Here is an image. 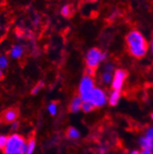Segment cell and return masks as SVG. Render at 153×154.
I'll list each match as a JSON object with an SVG mask.
<instances>
[{
    "label": "cell",
    "mask_w": 153,
    "mask_h": 154,
    "mask_svg": "<svg viewBox=\"0 0 153 154\" xmlns=\"http://www.w3.org/2000/svg\"><path fill=\"white\" fill-rule=\"evenodd\" d=\"M43 86H44L43 82H40V83L38 84L37 85H35V86H34V88L32 89V91H31L32 94H37L38 93H40V91L43 88Z\"/></svg>",
    "instance_id": "d6986e66"
},
{
    "label": "cell",
    "mask_w": 153,
    "mask_h": 154,
    "mask_svg": "<svg viewBox=\"0 0 153 154\" xmlns=\"http://www.w3.org/2000/svg\"><path fill=\"white\" fill-rule=\"evenodd\" d=\"M140 154H153V152L149 151V150H141Z\"/></svg>",
    "instance_id": "cb8c5ba5"
},
{
    "label": "cell",
    "mask_w": 153,
    "mask_h": 154,
    "mask_svg": "<svg viewBox=\"0 0 153 154\" xmlns=\"http://www.w3.org/2000/svg\"><path fill=\"white\" fill-rule=\"evenodd\" d=\"M4 77V74H3V70L0 69V80H1L2 78Z\"/></svg>",
    "instance_id": "4316f807"
},
{
    "label": "cell",
    "mask_w": 153,
    "mask_h": 154,
    "mask_svg": "<svg viewBox=\"0 0 153 154\" xmlns=\"http://www.w3.org/2000/svg\"><path fill=\"white\" fill-rule=\"evenodd\" d=\"M139 144L142 150L153 152V127H148L143 136L139 140Z\"/></svg>",
    "instance_id": "52a82bcc"
},
{
    "label": "cell",
    "mask_w": 153,
    "mask_h": 154,
    "mask_svg": "<svg viewBox=\"0 0 153 154\" xmlns=\"http://www.w3.org/2000/svg\"><path fill=\"white\" fill-rule=\"evenodd\" d=\"M128 154H140V151H139V150H132V151H130Z\"/></svg>",
    "instance_id": "d4e9b609"
},
{
    "label": "cell",
    "mask_w": 153,
    "mask_h": 154,
    "mask_svg": "<svg viewBox=\"0 0 153 154\" xmlns=\"http://www.w3.org/2000/svg\"><path fill=\"white\" fill-rule=\"evenodd\" d=\"M24 53V48L22 45L20 44H16L14 45L11 50H10V57L12 58V59H20V58L22 57Z\"/></svg>",
    "instance_id": "30bf717a"
},
{
    "label": "cell",
    "mask_w": 153,
    "mask_h": 154,
    "mask_svg": "<svg viewBox=\"0 0 153 154\" xmlns=\"http://www.w3.org/2000/svg\"><path fill=\"white\" fill-rule=\"evenodd\" d=\"M27 142L21 135L14 133L8 137L7 143L3 149L4 154H25Z\"/></svg>",
    "instance_id": "7a4b0ae2"
},
{
    "label": "cell",
    "mask_w": 153,
    "mask_h": 154,
    "mask_svg": "<svg viewBox=\"0 0 153 154\" xmlns=\"http://www.w3.org/2000/svg\"><path fill=\"white\" fill-rule=\"evenodd\" d=\"M113 73L114 72L104 71L102 72V74H101L102 83L105 84V85H111V82H112V79H113Z\"/></svg>",
    "instance_id": "4fadbf2b"
},
{
    "label": "cell",
    "mask_w": 153,
    "mask_h": 154,
    "mask_svg": "<svg viewBox=\"0 0 153 154\" xmlns=\"http://www.w3.org/2000/svg\"><path fill=\"white\" fill-rule=\"evenodd\" d=\"M95 87L94 85V80L93 77L88 76V75H84L83 78L80 81V85H79V96L82 98L83 101H88L90 94L92 93V91L93 90V88Z\"/></svg>",
    "instance_id": "277c9868"
},
{
    "label": "cell",
    "mask_w": 153,
    "mask_h": 154,
    "mask_svg": "<svg viewBox=\"0 0 153 154\" xmlns=\"http://www.w3.org/2000/svg\"><path fill=\"white\" fill-rule=\"evenodd\" d=\"M94 73H95V69H93V68H90V67H86V69H85V74L86 75L93 77Z\"/></svg>",
    "instance_id": "7402d4cb"
},
{
    "label": "cell",
    "mask_w": 153,
    "mask_h": 154,
    "mask_svg": "<svg viewBox=\"0 0 153 154\" xmlns=\"http://www.w3.org/2000/svg\"><path fill=\"white\" fill-rule=\"evenodd\" d=\"M126 43L129 54L136 59H141L148 53V43L144 35L137 29H132L127 33Z\"/></svg>",
    "instance_id": "6da1fadb"
},
{
    "label": "cell",
    "mask_w": 153,
    "mask_h": 154,
    "mask_svg": "<svg viewBox=\"0 0 153 154\" xmlns=\"http://www.w3.org/2000/svg\"><path fill=\"white\" fill-rule=\"evenodd\" d=\"M95 107L93 106V104L89 101H83V104H82V110L85 113H89V112H92Z\"/></svg>",
    "instance_id": "9a60e30c"
},
{
    "label": "cell",
    "mask_w": 153,
    "mask_h": 154,
    "mask_svg": "<svg viewBox=\"0 0 153 154\" xmlns=\"http://www.w3.org/2000/svg\"><path fill=\"white\" fill-rule=\"evenodd\" d=\"M48 111H49L50 115L55 116V115L57 114V111H58V106H57L56 103L51 102V103L48 106Z\"/></svg>",
    "instance_id": "e0dca14e"
},
{
    "label": "cell",
    "mask_w": 153,
    "mask_h": 154,
    "mask_svg": "<svg viewBox=\"0 0 153 154\" xmlns=\"http://www.w3.org/2000/svg\"><path fill=\"white\" fill-rule=\"evenodd\" d=\"M107 58V53L102 51L98 48H91L88 50L85 55L86 67L96 69L100 63Z\"/></svg>",
    "instance_id": "3957f363"
},
{
    "label": "cell",
    "mask_w": 153,
    "mask_h": 154,
    "mask_svg": "<svg viewBox=\"0 0 153 154\" xmlns=\"http://www.w3.org/2000/svg\"><path fill=\"white\" fill-rule=\"evenodd\" d=\"M88 101L91 102L94 107H102L107 103V94L102 88L94 87Z\"/></svg>",
    "instance_id": "5b68a950"
},
{
    "label": "cell",
    "mask_w": 153,
    "mask_h": 154,
    "mask_svg": "<svg viewBox=\"0 0 153 154\" xmlns=\"http://www.w3.org/2000/svg\"><path fill=\"white\" fill-rule=\"evenodd\" d=\"M8 66V59L5 55H0V69H6Z\"/></svg>",
    "instance_id": "ac0fdd59"
},
{
    "label": "cell",
    "mask_w": 153,
    "mask_h": 154,
    "mask_svg": "<svg viewBox=\"0 0 153 154\" xmlns=\"http://www.w3.org/2000/svg\"><path fill=\"white\" fill-rule=\"evenodd\" d=\"M11 126H12V129H13V130H16V129L17 128V127H18V123H17V121H15V122L12 123Z\"/></svg>",
    "instance_id": "603a6c76"
},
{
    "label": "cell",
    "mask_w": 153,
    "mask_h": 154,
    "mask_svg": "<svg viewBox=\"0 0 153 154\" xmlns=\"http://www.w3.org/2000/svg\"><path fill=\"white\" fill-rule=\"evenodd\" d=\"M104 71L106 72H114L115 71V67H114V64L112 63H106L104 67Z\"/></svg>",
    "instance_id": "44dd1931"
},
{
    "label": "cell",
    "mask_w": 153,
    "mask_h": 154,
    "mask_svg": "<svg viewBox=\"0 0 153 154\" xmlns=\"http://www.w3.org/2000/svg\"><path fill=\"white\" fill-rule=\"evenodd\" d=\"M82 104H83V100L80 96L79 95L74 96L70 104V110L72 113H78L82 108Z\"/></svg>",
    "instance_id": "8fae6325"
},
{
    "label": "cell",
    "mask_w": 153,
    "mask_h": 154,
    "mask_svg": "<svg viewBox=\"0 0 153 154\" xmlns=\"http://www.w3.org/2000/svg\"><path fill=\"white\" fill-rule=\"evenodd\" d=\"M8 140V137L6 135H0V150H3Z\"/></svg>",
    "instance_id": "ffe728a7"
},
{
    "label": "cell",
    "mask_w": 153,
    "mask_h": 154,
    "mask_svg": "<svg viewBox=\"0 0 153 154\" xmlns=\"http://www.w3.org/2000/svg\"><path fill=\"white\" fill-rule=\"evenodd\" d=\"M67 136H68V138H70L72 140H77L80 138L81 134H80V131L76 128L71 127L67 129Z\"/></svg>",
    "instance_id": "7c38bea8"
},
{
    "label": "cell",
    "mask_w": 153,
    "mask_h": 154,
    "mask_svg": "<svg viewBox=\"0 0 153 154\" xmlns=\"http://www.w3.org/2000/svg\"><path fill=\"white\" fill-rule=\"evenodd\" d=\"M149 49H150V51H151V53H152V55H153V41H152V42H151V43H150Z\"/></svg>",
    "instance_id": "484cf974"
},
{
    "label": "cell",
    "mask_w": 153,
    "mask_h": 154,
    "mask_svg": "<svg viewBox=\"0 0 153 154\" xmlns=\"http://www.w3.org/2000/svg\"><path fill=\"white\" fill-rule=\"evenodd\" d=\"M18 110L15 107L8 108L0 114V122L3 124H12L18 118Z\"/></svg>",
    "instance_id": "ba28073f"
},
{
    "label": "cell",
    "mask_w": 153,
    "mask_h": 154,
    "mask_svg": "<svg viewBox=\"0 0 153 154\" xmlns=\"http://www.w3.org/2000/svg\"><path fill=\"white\" fill-rule=\"evenodd\" d=\"M127 78V72L124 69H116L113 73V79L111 82L112 90L121 91L124 84Z\"/></svg>",
    "instance_id": "8992f818"
},
{
    "label": "cell",
    "mask_w": 153,
    "mask_h": 154,
    "mask_svg": "<svg viewBox=\"0 0 153 154\" xmlns=\"http://www.w3.org/2000/svg\"><path fill=\"white\" fill-rule=\"evenodd\" d=\"M120 98H121V91L112 90V92L107 96V103L110 106H115L119 103Z\"/></svg>",
    "instance_id": "9c48e42d"
},
{
    "label": "cell",
    "mask_w": 153,
    "mask_h": 154,
    "mask_svg": "<svg viewBox=\"0 0 153 154\" xmlns=\"http://www.w3.org/2000/svg\"><path fill=\"white\" fill-rule=\"evenodd\" d=\"M61 14L64 17H69L72 14V9L69 5H64L61 9Z\"/></svg>",
    "instance_id": "2e32d148"
},
{
    "label": "cell",
    "mask_w": 153,
    "mask_h": 154,
    "mask_svg": "<svg viewBox=\"0 0 153 154\" xmlns=\"http://www.w3.org/2000/svg\"><path fill=\"white\" fill-rule=\"evenodd\" d=\"M150 117H151V119H152V120H153V113H152V114H151V116H150Z\"/></svg>",
    "instance_id": "83f0119b"
},
{
    "label": "cell",
    "mask_w": 153,
    "mask_h": 154,
    "mask_svg": "<svg viewBox=\"0 0 153 154\" xmlns=\"http://www.w3.org/2000/svg\"><path fill=\"white\" fill-rule=\"evenodd\" d=\"M35 148H36V140H35V139L31 138L27 142V149H26L25 154H34Z\"/></svg>",
    "instance_id": "5bb4252c"
}]
</instances>
